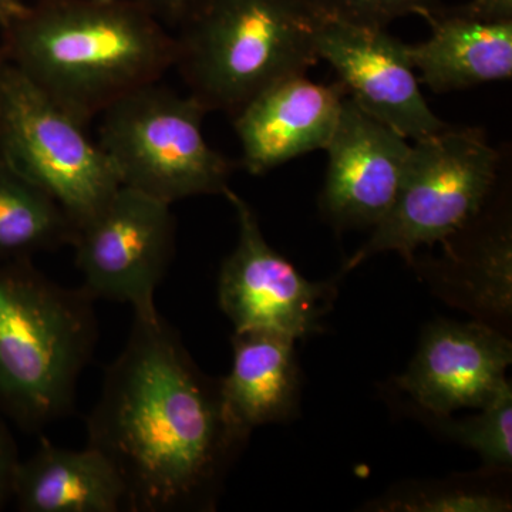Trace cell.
<instances>
[{
    "mask_svg": "<svg viewBox=\"0 0 512 512\" xmlns=\"http://www.w3.org/2000/svg\"><path fill=\"white\" fill-rule=\"evenodd\" d=\"M0 156L60 205L74 232L121 188L86 126L6 62L0 86Z\"/></svg>",
    "mask_w": 512,
    "mask_h": 512,
    "instance_id": "obj_7",
    "label": "cell"
},
{
    "mask_svg": "<svg viewBox=\"0 0 512 512\" xmlns=\"http://www.w3.org/2000/svg\"><path fill=\"white\" fill-rule=\"evenodd\" d=\"M28 6L23 0H0V28H6L13 20L20 18Z\"/></svg>",
    "mask_w": 512,
    "mask_h": 512,
    "instance_id": "obj_24",
    "label": "cell"
},
{
    "mask_svg": "<svg viewBox=\"0 0 512 512\" xmlns=\"http://www.w3.org/2000/svg\"><path fill=\"white\" fill-rule=\"evenodd\" d=\"M207 113L191 94L150 84L100 114L97 143L121 187L170 205L198 195H224L235 165L205 140Z\"/></svg>",
    "mask_w": 512,
    "mask_h": 512,
    "instance_id": "obj_5",
    "label": "cell"
},
{
    "mask_svg": "<svg viewBox=\"0 0 512 512\" xmlns=\"http://www.w3.org/2000/svg\"><path fill=\"white\" fill-rule=\"evenodd\" d=\"M448 433L464 446L477 451L490 466L510 468L512 464V389L511 383L480 414L446 424Z\"/></svg>",
    "mask_w": 512,
    "mask_h": 512,
    "instance_id": "obj_19",
    "label": "cell"
},
{
    "mask_svg": "<svg viewBox=\"0 0 512 512\" xmlns=\"http://www.w3.org/2000/svg\"><path fill=\"white\" fill-rule=\"evenodd\" d=\"M73 237L60 205L0 156V264L72 245Z\"/></svg>",
    "mask_w": 512,
    "mask_h": 512,
    "instance_id": "obj_17",
    "label": "cell"
},
{
    "mask_svg": "<svg viewBox=\"0 0 512 512\" xmlns=\"http://www.w3.org/2000/svg\"><path fill=\"white\" fill-rule=\"evenodd\" d=\"M94 302L32 259L0 264V414L20 430L40 433L73 412L99 338Z\"/></svg>",
    "mask_w": 512,
    "mask_h": 512,
    "instance_id": "obj_3",
    "label": "cell"
},
{
    "mask_svg": "<svg viewBox=\"0 0 512 512\" xmlns=\"http://www.w3.org/2000/svg\"><path fill=\"white\" fill-rule=\"evenodd\" d=\"M12 497L23 512L126 510V488L109 458L90 446L57 447L45 437L20 460Z\"/></svg>",
    "mask_w": 512,
    "mask_h": 512,
    "instance_id": "obj_16",
    "label": "cell"
},
{
    "mask_svg": "<svg viewBox=\"0 0 512 512\" xmlns=\"http://www.w3.org/2000/svg\"><path fill=\"white\" fill-rule=\"evenodd\" d=\"M426 20L430 39L406 45V52L433 92L511 79L512 19L484 15L468 3L453 9L439 6Z\"/></svg>",
    "mask_w": 512,
    "mask_h": 512,
    "instance_id": "obj_14",
    "label": "cell"
},
{
    "mask_svg": "<svg viewBox=\"0 0 512 512\" xmlns=\"http://www.w3.org/2000/svg\"><path fill=\"white\" fill-rule=\"evenodd\" d=\"M154 16L160 20L161 23L167 26L180 25L181 20L187 16L192 6L198 0H138Z\"/></svg>",
    "mask_w": 512,
    "mask_h": 512,
    "instance_id": "obj_23",
    "label": "cell"
},
{
    "mask_svg": "<svg viewBox=\"0 0 512 512\" xmlns=\"http://www.w3.org/2000/svg\"><path fill=\"white\" fill-rule=\"evenodd\" d=\"M503 165L481 128L447 127L416 141L392 207L345 271L383 252L413 261L424 245L444 244L484 211Z\"/></svg>",
    "mask_w": 512,
    "mask_h": 512,
    "instance_id": "obj_6",
    "label": "cell"
},
{
    "mask_svg": "<svg viewBox=\"0 0 512 512\" xmlns=\"http://www.w3.org/2000/svg\"><path fill=\"white\" fill-rule=\"evenodd\" d=\"M380 510L416 512H500L511 510V504L493 494L454 490L420 494L407 500L390 501Z\"/></svg>",
    "mask_w": 512,
    "mask_h": 512,
    "instance_id": "obj_21",
    "label": "cell"
},
{
    "mask_svg": "<svg viewBox=\"0 0 512 512\" xmlns=\"http://www.w3.org/2000/svg\"><path fill=\"white\" fill-rule=\"evenodd\" d=\"M84 291L94 301L124 303L134 316L156 319V291L175 251L171 205L121 187L109 204L74 232Z\"/></svg>",
    "mask_w": 512,
    "mask_h": 512,
    "instance_id": "obj_8",
    "label": "cell"
},
{
    "mask_svg": "<svg viewBox=\"0 0 512 512\" xmlns=\"http://www.w3.org/2000/svg\"><path fill=\"white\" fill-rule=\"evenodd\" d=\"M316 9L328 18L386 29L393 20L417 15L426 19L437 8V0H311Z\"/></svg>",
    "mask_w": 512,
    "mask_h": 512,
    "instance_id": "obj_20",
    "label": "cell"
},
{
    "mask_svg": "<svg viewBox=\"0 0 512 512\" xmlns=\"http://www.w3.org/2000/svg\"><path fill=\"white\" fill-rule=\"evenodd\" d=\"M237 214L238 241L222 262L218 302L234 332H269L292 340L319 332L332 286L311 282L266 242L241 195L224 192Z\"/></svg>",
    "mask_w": 512,
    "mask_h": 512,
    "instance_id": "obj_9",
    "label": "cell"
},
{
    "mask_svg": "<svg viewBox=\"0 0 512 512\" xmlns=\"http://www.w3.org/2000/svg\"><path fill=\"white\" fill-rule=\"evenodd\" d=\"M6 60L5 57H3L2 52H0V86H2V73H3V67H5Z\"/></svg>",
    "mask_w": 512,
    "mask_h": 512,
    "instance_id": "obj_25",
    "label": "cell"
},
{
    "mask_svg": "<svg viewBox=\"0 0 512 512\" xmlns=\"http://www.w3.org/2000/svg\"><path fill=\"white\" fill-rule=\"evenodd\" d=\"M407 138L346 97L328 147L320 194L323 214L338 227L375 228L392 207L410 154Z\"/></svg>",
    "mask_w": 512,
    "mask_h": 512,
    "instance_id": "obj_11",
    "label": "cell"
},
{
    "mask_svg": "<svg viewBox=\"0 0 512 512\" xmlns=\"http://www.w3.org/2000/svg\"><path fill=\"white\" fill-rule=\"evenodd\" d=\"M346 97L342 83L319 84L305 74L286 77L259 93L234 116L242 167L262 175L303 154L325 150Z\"/></svg>",
    "mask_w": 512,
    "mask_h": 512,
    "instance_id": "obj_13",
    "label": "cell"
},
{
    "mask_svg": "<svg viewBox=\"0 0 512 512\" xmlns=\"http://www.w3.org/2000/svg\"><path fill=\"white\" fill-rule=\"evenodd\" d=\"M322 18L311 0H198L177 26L174 67L208 113L234 117L319 62Z\"/></svg>",
    "mask_w": 512,
    "mask_h": 512,
    "instance_id": "obj_4",
    "label": "cell"
},
{
    "mask_svg": "<svg viewBox=\"0 0 512 512\" xmlns=\"http://www.w3.org/2000/svg\"><path fill=\"white\" fill-rule=\"evenodd\" d=\"M2 32L6 62L84 126L160 82L177 53L138 0H37Z\"/></svg>",
    "mask_w": 512,
    "mask_h": 512,
    "instance_id": "obj_2",
    "label": "cell"
},
{
    "mask_svg": "<svg viewBox=\"0 0 512 512\" xmlns=\"http://www.w3.org/2000/svg\"><path fill=\"white\" fill-rule=\"evenodd\" d=\"M86 429L87 446L120 474L130 512L212 507L241 448L222 419L218 382L195 365L161 315L134 316L126 346L104 372Z\"/></svg>",
    "mask_w": 512,
    "mask_h": 512,
    "instance_id": "obj_1",
    "label": "cell"
},
{
    "mask_svg": "<svg viewBox=\"0 0 512 512\" xmlns=\"http://www.w3.org/2000/svg\"><path fill=\"white\" fill-rule=\"evenodd\" d=\"M510 340L484 323L439 320L427 328L419 350L397 384L426 412L447 417L483 409L508 383Z\"/></svg>",
    "mask_w": 512,
    "mask_h": 512,
    "instance_id": "obj_12",
    "label": "cell"
},
{
    "mask_svg": "<svg viewBox=\"0 0 512 512\" xmlns=\"http://www.w3.org/2000/svg\"><path fill=\"white\" fill-rule=\"evenodd\" d=\"M316 50L350 99L400 136L419 141L448 127L424 99L406 45L386 29L323 16Z\"/></svg>",
    "mask_w": 512,
    "mask_h": 512,
    "instance_id": "obj_10",
    "label": "cell"
},
{
    "mask_svg": "<svg viewBox=\"0 0 512 512\" xmlns=\"http://www.w3.org/2000/svg\"><path fill=\"white\" fill-rule=\"evenodd\" d=\"M447 244V264L454 266V275L461 279L470 301L478 308L500 315L511 312L512 239L507 221L493 222L477 232L461 251Z\"/></svg>",
    "mask_w": 512,
    "mask_h": 512,
    "instance_id": "obj_18",
    "label": "cell"
},
{
    "mask_svg": "<svg viewBox=\"0 0 512 512\" xmlns=\"http://www.w3.org/2000/svg\"><path fill=\"white\" fill-rule=\"evenodd\" d=\"M99 2H111V0H99Z\"/></svg>",
    "mask_w": 512,
    "mask_h": 512,
    "instance_id": "obj_26",
    "label": "cell"
},
{
    "mask_svg": "<svg viewBox=\"0 0 512 512\" xmlns=\"http://www.w3.org/2000/svg\"><path fill=\"white\" fill-rule=\"evenodd\" d=\"M19 463L15 440L6 426L5 417L0 414V508L8 503L13 495V484Z\"/></svg>",
    "mask_w": 512,
    "mask_h": 512,
    "instance_id": "obj_22",
    "label": "cell"
},
{
    "mask_svg": "<svg viewBox=\"0 0 512 512\" xmlns=\"http://www.w3.org/2000/svg\"><path fill=\"white\" fill-rule=\"evenodd\" d=\"M232 366L220 386L222 419L239 446L252 431L295 410L299 370L295 340L269 332H234Z\"/></svg>",
    "mask_w": 512,
    "mask_h": 512,
    "instance_id": "obj_15",
    "label": "cell"
}]
</instances>
